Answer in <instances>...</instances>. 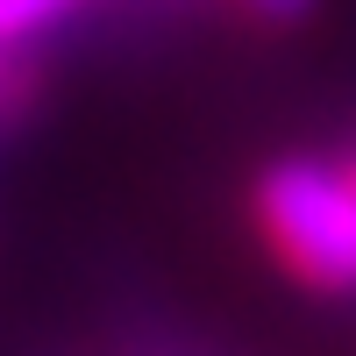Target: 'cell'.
I'll list each match as a JSON object with an SVG mask.
<instances>
[{
  "label": "cell",
  "mask_w": 356,
  "mask_h": 356,
  "mask_svg": "<svg viewBox=\"0 0 356 356\" xmlns=\"http://www.w3.org/2000/svg\"><path fill=\"white\" fill-rule=\"evenodd\" d=\"M257 221L292 278L321 292L356 285V164H321V157L271 164L257 186Z\"/></svg>",
  "instance_id": "1"
},
{
  "label": "cell",
  "mask_w": 356,
  "mask_h": 356,
  "mask_svg": "<svg viewBox=\"0 0 356 356\" xmlns=\"http://www.w3.org/2000/svg\"><path fill=\"white\" fill-rule=\"evenodd\" d=\"M72 0H0V50L22 43V36H36L43 22H57Z\"/></svg>",
  "instance_id": "2"
},
{
  "label": "cell",
  "mask_w": 356,
  "mask_h": 356,
  "mask_svg": "<svg viewBox=\"0 0 356 356\" xmlns=\"http://www.w3.org/2000/svg\"><path fill=\"white\" fill-rule=\"evenodd\" d=\"M250 8H257L264 22H300V15L314 8V0H250Z\"/></svg>",
  "instance_id": "3"
}]
</instances>
